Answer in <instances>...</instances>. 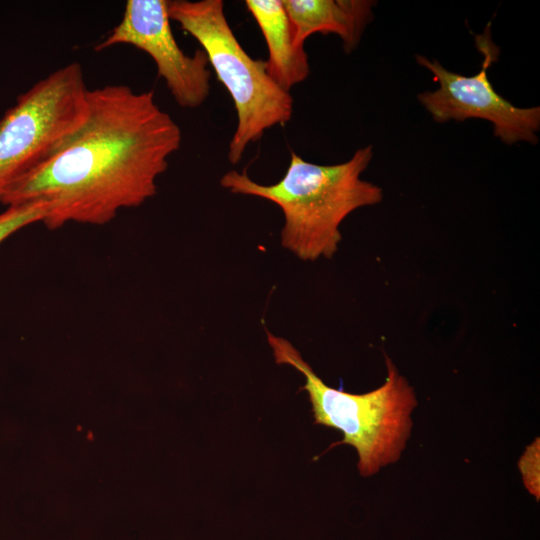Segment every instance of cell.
Returning a JSON list of instances; mask_svg holds the SVG:
<instances>
[{
  "label": "cell",
  "mask_w": 540,
  "mask_h": 540,
  "mask_svg": "<svg viewBox=\"0 0 540 540\" xmlns=\"http://www.w3.org/2000/svg\"><path fill=\"white\" fill-rule=\"evenodd\" d=\"M181 142L179 125L153 91L125 84L89 89L81 123L51 157L6 186L0 203L42 205L49 229L104 225L157 193L156 181Z\"/></svg>",
  "instance_id": "cell-1"
},
{
  "label": "cell",
  "mask_w": 540,
  "mask_h": 540,
  "mask_svg": "<svg viewBox=\"0 0 540 540\" xmlns=\"http://www.w3.org/2000/svg\"><path fill=\"white\" fill-rule=\"evenodd\" d=\"M373 157L371 145L358 148L345 162L320 165L290 152L284 176L263 185L246 171L230 170L220 179L233 194L266 199L283 213L282 246L303 261L332 258L342 239L339 227L356 209L383 199L382 189L361 178Z\"/></svg>",
  "instance_id": "cell-2"
},
{
  "label": "cell",
  "mask_w": 540,
  "mask_h": 540,
  "mask_svg": "<svg viewBox=\"0 0 540 540\" xmlns=\"http://www.w3.org/2000/svg\"><path fill=\"white\" fill-rule=\"evenodd\" d=\"M266 336L275 362L304 375L301 389L308 394L315 424L341 431L343 440L335 445L349 444L356 449L362 476L373 475L400 458L410 436L417 399L388 356L385 382L367 393L353 394L324 383L288 340L268 330Z\"/></svg>",
  "instance_id": "cell-3"
},
{
  "label": "cell",
  "mask_w": 540,
  "mask_h": 540,
  "mask_svg": "<svg viewBox=\"0 0 540 540\" xmlns=\"http://www.w3.org/2000/svg\"><path fill=\"white\" fill-rule=\"evenodd\" d=\"M168 15L201 45L209 66L231 96L237 125L227 156L235 165L266 130L290 121L293 97L270 77L265 60L254 59L243 49L222 0H170Z\"/></svg>",
  "instance_id": "cell-4"
},
{
  "label": "cell",
  "mask_w": 540,
  "mask_h": 540,
  "mask_svg": "<svg viewBox=\"0 0 540 540\" xmlns=\"http://www.w3.org/2000/svg\"><path fill=\"white\" fill-rule=\"evenodd\" d=\"M88 90L82 66L72 62L17 97L0 119V193L51 157L76 129Z\"/></svg>",
  "instance_id": "cell-5"
},
{
  "label": "cell",
  "mask_w": 540,
  "mask_h": 540,
  "mask_svg": "<svg viewBox=\"0 0 540 540\" xmlns=\"http://www.w3.org/2000/svg\"><path fill=\"white\" fill-rule=\"evenodd\" d=\"M491 23L482 34L475 36V44L483 56L480 70L464 76L447 70L437 60L416 55L419 65L429 70L439 87L418 94L417 99L433 120L464 121L477 118L489 121L493 132L502 142L536 144L540 129V108H520L500 96L489 81L487 71L499 56V47L491 38Z\"/></svg>",
  "instance_id": "cell-6"
},
{
  "label": "cell",
  "mask_w": 540,
  "mask_h": 540,
  "mask_svg": "<svg viewBox=\"0 0 540 540\" xmlns=\"http://www.w3.org/2000/svg\"><path fill=\"white\" fill-rule=\"evenodd\" d=\"M126 44L148 54L179 106L200 107L210 94L211 70L205 52L190 56L178 45L170 25L168 0H128L120 22L95 51Z\"/></svg>",
  "instance_id": "cell-7"
},
{
  "label": "cell",
  "mask_w": 540,
  "mask_h": 540,
  "mask_svg": "<svg viewBox=\"0 0 540 540\" xmlns=\"http://www.w3.org/2000/svg\"><path fill=\"white\" fill-rule=\"evenodd\" d=\"M290 19L294 42L304 47L315 33L336 34L346 53L360 43L366 26L373 19L372 0H282Z\"/></svg>",
  "instance_id": "cell-8"
},
{
  "label": "cell",
  "mask_w": 540,
  "mask_h": 540,
  "mask_svg": "<svg viewBox=\"0 0 540 540\" xmlns=\"http://www.w3.org/2000/svg\"><path fill=\"white\" fill-rule=\"evenodd\" d=\"M245 6L265 39L268 74L289 92L293 86L307 79L310 65L304 47L294 42L292 26L282 0H246Z\"/></svg>",
  "instance_id": "cell-9"
},
{
  "label": "cell",
  "mask_w": 540,
  "mask_h": 540,
  "mask_svg": "<svg viewBox=\"0 0 540 540\" xmlns=\"http://www.w3.org/2000/svg\"><path fill=\"white\" fill-rule=\"evenodd\" d=\"M31 213L24 207L11 206L0 214V243L19 229L30 225Z\"/></svg>",
  "instance_id": "cell-10"
},
{
  "label": "cell",
  "mask_w": 540,
  "mask_h": 540,
  "mask_svg": "<svg viewBox=\"0 0 540 540\" xmlns=\"http://www.w3.org/2000/svg\"><path fill=\"white\" fill-rule=\"evenodd\" d=\"M539 441H535L531 446L526 450V453L519 462V467L523 473V478L527 489H529L534 495L539 496V493L536 491V486L539 488V485L536 484V478L539 476L536 475V470L538 471V451Z\"/></svg>",
  "instance_id": "cell-11"
}]
</instances>
